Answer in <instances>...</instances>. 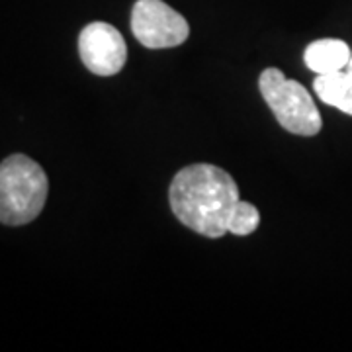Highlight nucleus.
I'll return each instance as SVG.
<instances>
[{
	"label": "nucleus",
	"instance_id": "obj_1",
	"mask_svg": "<svg viewBox=\"0 0 352 352\" xmlns=\"http://www.w3.org/2000/svg\"><path fill=\"white\" fill-rule=\"evenodd\" d=\"M170 210L180 223L210 239L229 233V219L239 204V188L233 176L214 164H190L175 176Z\"/></svg>",
	"mask_w": 352,
	"mask_h": 352
},
{
	"label": "nucleus",
	"instance_id": "obj_2",
	"mask_svg": "<svg viewBox=\"0 0 352 352\" xmlns=\"http://www.w3.org/2000/svg\"><path fill=\"white\" fill-rule=\"evenodd\" d=\"M45 170L25 155H10L0 163V223L25 226L34 221L47 200Z\"/></svg>",
	"mask_w": 352,
	"mask_h": 352
},
{
	"label": "nucleus",
	"instance_id": "obj_3",
	"mask_svg": "<svg viewBox=\"0 0 352 352\" xmlns=\"http://www.w3.org/2000/svg\"><path fill=\"white\" fill-rule=\"evenodd\" d=\"M258 88L278 124L286 131L302 138H314L321 131L323 120L314 96L298 80H289L280 69L270 67L263 71Z\"/></svg>",
	"mask_w": 352,
	"mask_h": 352
},
{
	"label": "nucleus",
	"instance_id": "obj_4",
	"mask_svg": "<svg viewBox=\"0 0 352 352\" xmlns=\"http://www.w3.org/2000/svg\"><path fill=\"white\" fill-rule=\"evenodd\" d=\"M131 32L147 50H168L188 39L190 25L163 0H138L131 8Z\"/></svg>",
	"mask_w": 352,
	"mask_h": 352
},
{
	"label": "nucleus",
	"instance_id": "obj_5",
	"mask_svg": "<svg viewBox=\"0 0 352 352\" xmlns=\"http://www.w3.org/2000/svg\"><path fill=\"white\" fill-rule=\"evenodd\" d=\"M78 53L88 71L98 76L118 75L127 61L126 39L106 22H92L82 28Z\"/></svg>",
	"mask_w": 352,
	"mask_h": 352
},
{
	"label": "nucleus",
	"instance_id": "obj_6",
	"mask_svg": "<svg viewBox=\"0 0 352 352\" xmlns=\"http://www.w3.org/2000/svg\"><path fill=\"white\" fill-rule=\"evenodd\" d=\"M351 47L342 39H317L307 45L303 61L315 75H327L335 71H344L351 61Z\"/></svg>",
	"mask_w": 352,
	"mask_h": 352
},
{
	"label": "nucleus",
	"instance_id": "obj_7",
	"mask_svg": "<svg viewBox=\"0 0 352 352\" xmlns=\"http://www.w3.org/2000/svg\"><path fill=\"white\" fill-rule=\"evenodd\" d=\"M315 94L327 106L352 116V78L346 71L317 75L314 80Z\"/></svg>",
	"mask_w": 352,
	"mask_h": 352
},
{
	"label": "nucleus",
	"instance_id": "obj_8",
	"mask_svg": "<svg viewBox=\"0 0 352 352\" xmlns=\"http://www.w3.org/2000/svg\"><path fill=\"white\" fill-rule=\"evenodd\" d=\"M258 223H261L258 210L249 201L239 200V204L235 206V210L231 214V219H229V233L245 237V235H251L252 231H256Z\"/></svg>",
	"mask_w": 352,
	"mask_h": 352
},
{
	"label": "nucleus",
	"instance_id": "obj_9",
	"mask_svg": "<svg viewBox=\"0 0 352 352\" xmlns=\"http://www.w3.org/2000/svg\"><path fill=\"white\" fill-rule=\"evenodd\" d=\"M346 73H349L352 78V55H351V61H349V65H346Z\"/></svg>",
	"mask_w": 352,
	"mask_h": 352
}]
</instances>
